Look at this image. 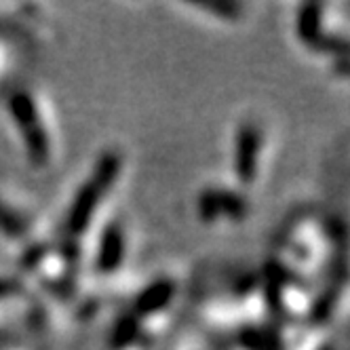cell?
<instances>
[{
  "instance_id": "7",
  "label": "cell",
  "mask_w": 350,
  "mask_h": 350,
  "mask_svg": "<svg viewBox=\"0 0 350 350\" xmlns=\"http://www.w3.org/2000/svg\"><path fill=\"white\" fill-rule=\"evenodd\" d=\"M49 226L38 219L30 205L17 201L9 192H0V247L13 252L19 266L34 256Z\"/></svg>"
},
{
  "instance_id": "4",
  "label": "cell",
  "mask_w": 350,
  "mask_h": 350,
  "mask_svg": "<svg viewBox=\"0 0 350 350\" xmlns=\"http://www.w3.org/2000/svg\"><path fill=\"white\" fill-rule=\"evenodd\" d=\"M348 7L344 3H304L293 15V36L304 51L323 57L334 77L348 79Z\"/></svg>"
},
{
  "instance_id": "10",
  "label": "cell",
  "mask_w": 350,
  "mask_h": 350,
  "mask_svg": "<svg viewBox=\"0 0 350 350\" xmlns=\"http://www.w3.org/2000/svg\"><path fill=\"white\" fill-rule=\"evenodd\" d=\"M11 64V40L0 36V77L9 70Z\"/></svg>"
},
{
  "instance_id": "1",
  "label": "cell",
  "mask_w": 350,
  "mask_h": 350,
  "mask_svg": "<svg viewBox=\"0 0 350 350\" xmlns=\"http://www.w3.org/2000/svg\"><path fill=\"white\" fill-rule=\"evenodd\" d=\"M122 171V150L116 146L104 148L74 184L55 226H49L46 245L72 266L83 270V252L95 228L114 207V190Z\"/></svg>"
},
{
  "instance_id": "6",
  "label": "cell",
  "mask_w": 350,
  "mask_h": 350,
  "mask_svg": "<svg viewBox=\"0 0 350 350\" xmlns=\"http://www.w3.org/2000/svg\"><path fill=\"white\" fill-rule=\"evenodd\" d=\"M270 157V131L264 118L247 114L237 120L230 137L228 182L245 194H252L264 178Z\"/></svg>"
},
{
  "instance_id": "8",
  "label": "cell",
  "mask_w": 350,
  "mask_h": 350,
  "mask_svg": "<svg viewBox=\"0 0 350 350\" xmlns=\"http://www.w3.org/2000/svg\"><path fill=\"white\" fill-rule=\"evenodd\" d=\"M196 217L207 226H234L239 221H245L252 213V201L249 194L239 190L226 178L213 180L205 184L196 192L194 198Z\"/></svg>"
},
{
  "instance_id": "2",
  "label": "cell",
  "mask_w": 350,
  "mask_h": 350,
  "mask_svg": "<svg viewBox=\"0 0 350 350\" xmlns=\"http://www.w3.org/2000/svg\"><path fill=\"white\" fill-rule=\"evenodd\" d=\"M184 283L175 274L154 277L114 319L110 350H154L171 332L184 304Z\"/></svg>"
},
{
  "instance_id": "3",
  "label": "cell",
  "mask_w": 350,
  "mask_h": 350,
  "mask_svg": "<svg viewBox=\"0 0 350 350\" xmlns=\"http://www.w3.org/2000/svg\"><path fill=\"white\" fill-rule=\"evenodd\" d=\"M5 116L21 157L34 171L53 167L59 154L57 120L44 91L21 83L5 95Z\"/></svg>"
},
{
  "instance_id": "9",
  "label": "cell",
  "mask_w": 350,
  "mask_h": 350,
  "mask_svg": "<svg viewBox=\"0 0 350 350\" xmlns=\"http://www.w3.org/2000/svg\"><path fill=\"white\" fill-rule=\"evenodd\" d=\"M184 9L203 13L211 21L221 23V26H239L249 15V5L245 3H192L184 5Z\"/></svg>"
},
{
  "instance_id": "5",
  "label": "cell",
  "mask_w": 350,
  "mask_h": 350,
  "mask_svg": "<svg viewBox=\"0 0 350 350\" xmlns=\"http://www.w3.org/2000/svg\"><path fill=\"white\" fill-rule=\"evenodd\" d=\"M131 258V226L118 209H110L83 252L85 287H108L124 272Z\"/></svg>"
}]
</instances>
